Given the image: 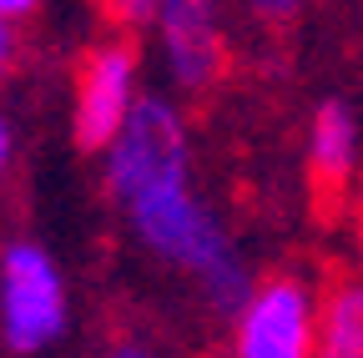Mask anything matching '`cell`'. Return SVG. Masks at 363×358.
<instances>
[{
  "instance_id": "6da1fadb",
  "label": "cell",
  "mask_w": 363,
  "mask_h": 358,
  "mask_svg": "<svg viewBox=\"0 0 363 358\" xmlns=\"http://www.w3.org/2000/svg\"><path fill=\"white\" fill-rule=\"evenodd\" d=\"M0 333L16 353H40L66 333L61 273L35 242H11L0 257Z\"/></svg>"
},
{
  "instance_id": "7a4b0ae2",
  "label": "cell",
  "mask_w": 363,
  "mask_h": 358,
  "mask_svg": "<svg viewBox=\"0 0 363 358\" xmlns=\"http://www.w3.org/2000/svg\"><path fill=\"white\" fill-rule=\"evenodd\" d=\"M187 172V131L172 101L162 96H136L131 116L121 121L116 142H111V162H106V187L116 202H126L131 192H142L162 177H182Z\"/></svg>"
},
{
  "instance_id": "3957f363",
  "label": "cell",
  "mask_w": 363,
  "mask_h": 358,
  "mask_svg": "<svg viewBox=\"0 0 363 358\" xmlns=\"http://www.w3.org/2000/svg\"><path fill=\"white\" fill-rule=\"evenodd\" d=\"M318 308L303 278H267L238 313V358H313Z\"/></svg>"
},
{
  "instance_id": "277c9868",
  "label": "cell",
  "mask_w": 363,
  "mask_h": 358,
  "mask_svg": "<svg viewBox=\"0 0 363 358\" xmlns=\"http://www.w3.org/2000/svg\"><path fill=\"white\" fill-rule=\"evenodd\" d=\"M131 106H136V46L101 40L76 71V147L81 152L111 147Z\"/></svg>"
},
{
  "instance_id": "5b68a950",
  "label": "cell",
  "mask_w": 363,
  "mask_h": 358,
  "mask_svg": "<svg viewBox=\"0 0 363 358\" xmlns=\"http://www.w3.org/2000/svg\"><path fill=\"white\" fill-rule=\"evenodd\" d=\"M157 21H162V46L177 86L192 96L212 91L227 71L217 0H157Z\"/></svg>"
},
{
  "instance_id": "8992f818",
  "label": "cell",
  "mask_w": 363,
  "mask_h": 358,
  "mask_svg": "<svg viewBox=\"0 0 363 358\" xmlns=\"http://www.w3.org/2000/svg\"><path fill=\"white\" fill-rule=\"evenodd\" d=\"M353 162H358V121L348 101H323L313 111V131H308V182L323 217L338 212L353 182Z\"/></svg>"
},
{
  "instance_id": "52a82bcc",
  "label": "cell",
  "mask_w": 363,
  "mask_h": 358,
  "mask_svg": "<svg viewBox=\"0 0 363 358\" xmlns=\"http://www.w3.org/2000/svg\"><path fill=\"white\" fill-rule=\"evenodd\" d=\"M313 358H363V278H338L323 293Z\"/></svg>"
},
{
  "instance_id": "ba28073f",
  "label": "cell",
  "mask_w": 363,
  "mask_h": 358,
  "mask_svg": "<svg viewBox=\"0 0 363 358\" xmlns=\"http://www.w3.org/2000/svg\"><path fill=\"white\" fill-rule=\"evenodd\" d=\"M101 16L116 30H142L147 21H157V0H101Z\"/></svg>"
},
{
  "instance_id": "9c48e42d",
  "label": "cell",
  "mask_w": 363,
  "mask_h": 358,
  "mask_svg": "<svg viewBox=\"0 0 363 358\" xmlns=\"http://www.w3.org/2000/svg\"><path fill=\"white\" fill-rule=\"evenodd\" d=\"M247 6H252V16L267 21V26H288V21L303 11V0H247Z\"/></svg>"
},
{
  "instance_id": "30bf717a",
  "label": "cell",
  "mask_w": 363,
  "mask_h": 358,
  "mask_svg": "<svg viewBox=\"0 0 363 358\" xmlns=\"http://www.w3.org/2000/svg\"><path fill=\"white\" fill-rule=\"evenodd\" d=\"M11 56H16V30H11V21H6V16H0V76H6Z\"/></svg>"
},
{
  "instance_id": "8fae6325",
  "label": "cell",
  "mask_w": 363,
  "mask_h": 358,
  "mask_svg": "<svg viewBox=\"0 0 363 358\" xmlns=\"http://www.w3.org/2000/svg\"><path fill=\"white\" fill-rule=\"evenodd\" d=\"M30 11H35V0H0V16H6V21H21Z\"/></svg>"
},
{
  "instance_id": "7c38bea8",
  "label": "cell",
  "mask_w": 363,
  "mask_h": 358,
  "mask_svg": "<svg viewBox=\"0 0 363 358\" xmlns=\"http://www.w3.org/2000/svg\"><path fill=\"white\" fill-rule=\"evenodd\" d=\"M106 358H152V353H147L142 343H131V338H121V343H116V348H111Z\"/></svg>"
},
{
  "instance_id": "4fadbf2b",
  "label": "cell",
  "mask_w": 363,
  "mask_h": 358,
  "mask_svg": "<svg viewBox=\"0 0 363 358\" xmlns=\"http://www.w3.org/2000/svg\"><path fill=\"white\" fill-rule=\"evenodd\" d=\"M11 147H16V142H11V126H6V116H0V172L11 167Z\"/></svg>"
}]
</instances>
